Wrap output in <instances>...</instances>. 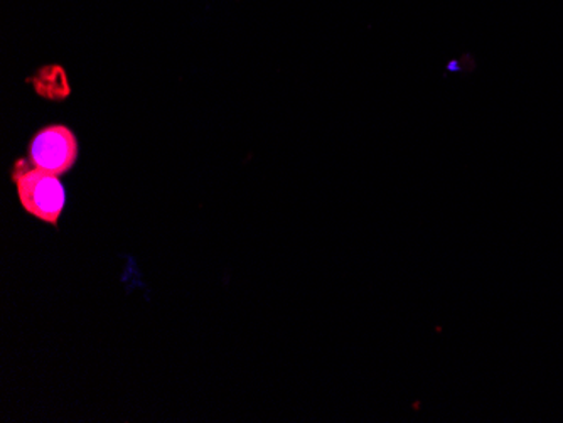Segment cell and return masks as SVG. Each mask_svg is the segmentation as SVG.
I'll return each mask as SVG.
<instances>
[{"instance_id": "2", "label": "cell", "mask_w": 563, "mask_h": 423, "mask_svg": "<svg viewBox=\"0 0 563 423\" xmlns=\"http://www.w3.org/2000/svg\"><path fill=\"white\" fill-rule=\"evenodd\" d=\"M80 145L75 132L66 125H47L34 134L30 144L31 166L55 176H65L75 167Z\"/></svg>"}, {"instance_id": "3", "label": "cell", "mask_w": 563, "mask_h": 423, "mask_svg": "<svg viewBox=\"0 0 563 423\" xmlns=\"http://www.w3.org/2000/svg\"><path fill=\"white\" fill-rule=\"evenodd\" d=\"M34 85H36V90L46 98H66V94L69 93L65 71L58 66L43 68Z\"/></svg>"}, {"instance_id": "1", "label": "cell", "mask_w": 563, "mask_h": 423, "mask_svg": "<svg viewBox=\"0 0 563 423\" xmlns=\"http://www.w3.org/2000/svg\"><path fill=\"white\" fill-rule=\"evenodd\" d=\"M12 181L25 213L47 225H58L66 207V189L59 176L31 166L30 160H18Z\"/></svg>"}]
</instances>
